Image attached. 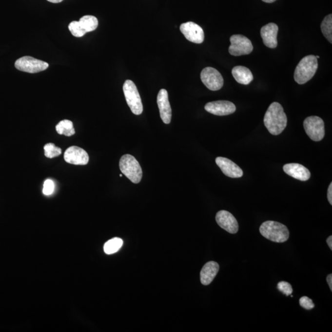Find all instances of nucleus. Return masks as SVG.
<instances>
[{
    "mask_svg": "<svg viewBox=\"0 0 332 332\" xmlns=\"http://www.w3.org/2000/svg\"><path fill=\"white\" fill-rule=\"evenodd\" d=\"M287 123V116L283 107L278 102L272 103L264 117V124L268 131L272 135H279L286 129Z\"/></svg>",
    "mask_w": 332,
    "mask_h": 332,
    "instance_id": "1",
    "label": "nucleus"
},
{
    "mask_svg": "<svg viewBox=\"0 0 332 332\" xmlns=\"http://www.w3.org/2000/svg\"><path fill=\"white\" fill-rule=\"evenodd\" d=\"M260 233L271 241L282 243L289 238L290 233L286 225L274 221L263 222L260 227Z\"/></svg>",
    "mask_w": 332,
    "mask_h": 332,
    "instance_id": "2",
    "label": "nucleus"
},
{
    "mask_svg": "<svg viewBox=\"0 0 332 332\" xmlns=\"http://www.w3.org/2000/svg\"><path fill=\"white\" fill-rule=\"evenodd\" d=\"M317 68V59L315 56H305L296 66L294 73V79L299 84L307 83L314 76Z\"/></svg>",
    "mask_w": 332,
    "mask_h": 332,
    "instance_id": "3",
    "label": "nucleus"
},
{
    "mask_svg": "<svg viewBox=\"0 0 332 332\" xmlns=\"http://www.w3.org/2000/svg\"><path fill=\"white\" fill-rule=\"evenodd\" d=\"M119 169L121 173L132 182L137 184L142 180V170L139 162L131 155H124L119 161Z\"/></svg>",
    "mask_w": 332,
    "mask_h": 332,
    "instance_id": "4",
    "label": "nucleus"
},
{
    "mask_svg": "<svg viewBox=\"0 0 332 332\" xmlns=\"http://www.w3.org/2000/svg\"><path fill=\"white\" fill-rule=\"evenodd\" d=\"M123 92L127 103L132 112L139 115L143 112V105L136 84L131 80H126L123 85Z\"/></svg>",
    "mask_w": 332,
    "mask_h": 332,
    "instance_id": "5",
    "label": "nucleus"
},
{
    "mask_svg": "<svg viewBox=\"0 0 332 332\" xmlns=\"http://www.w3.org/2000/svg\"><path fill=\"white\" fill-rule=\"evenodd\" d=\"M304 129L309 137L315 142L323 139L325 136V126L323 120L320 117H308L303 122Z\"/></svg>",
    "mask_w": 332,
    "mask_h": 332,
    "instance_id": "6",
    "label": "nucleus"
},
{
    "mask_svg": "<svg viewBox=\"0 0 332 332\" xmlns=\"http://www.w3.org/2000/svg\"><path fill=\"white\" fill-rule=\"evenodd\" d=\"M15 67L20 71L36 74L46 70L49 67V64L30 56H24L16 61Z\"/></svg>",
    "mask_w": 332,
    "mask_h": 332,
    "instance_id": "7",
    "label": "nucleus"
},
{
    "mask_svg": "<svg viewBox=\"0 0 332 332\" xmlns=\"http://www.w3.org/2000/svg\"><path fill=\"white\" fill-rule=\"evenodd\" d=\"M229 53L233 56L247 55L253 51L250 39L242 35H234L230 37Z\"/></svg>",
    "mask_w": 332,
    "mask_h": 332,
    "instance_id": "8",
    "label": "nucleus"
},
{
    "mask_svg": "<svg viewBox=\"0 0 332 332\" xmlns=\"http://www.w3.org/2000/svg\"><path fill=\"white\" fill-rule=\"evenodd\" d=\"M201 79L204 85L213 91L220 90L224 82L220 73L213 67L204 68L201 73Z\"/></svg>",
    "mask_w": 332,
    "mask_h": 332,
    "instance_id": "9",
    "label": "nucleus"
},
{
    "mask_svg": "<svg viewBox=\"0 0 332 332\" xmlns=\"http://www.w3.org/2000/svg\"><path fill=\"white\" fill-rule=\"evenodd\" d=\"M180 29L188 41L196 44H201L204 41L203 30L196 23L193 22L183 23L180 25Z\"/></svg>",
    "mask_w": 332,
    "mask_h": 332,
    "instance_id": "10",
    "label": "nucleus"
},
{
    "mask_svg": "<svg viewBox=\"0 0 332 332\" xmlns=\"http://www.w3.org/2000/svg\"><path fill=\"white\" fill-rule=\"evenodd\" d=\"M205 110L216 116H227L233 114L236 110L234 103L227 100H218L207 103Z\"/></svg>",
    "mask_w": 332,
    "mask_h": 332,
    "instance_id": "11",
    "label": "nucleus"
},
{
    "mask_svg": "<svg viewBox=\"0 0 332 332\" xmlns=\"http://www.w3.org/2000/svg\"><path fill=\"white\" fill-rule=\"evenodd\" d=\"M64 159L67 163L74 165H86L89 160L88 153L82 148L72 146L66 150Z\"/></svg>",
    "mask_w": 332,
    "mask_h": 332,
    "instance_id": "12",
    "label": "nucleus"
},
{
    "mask_svg": "<svg viewBox=\"0 0 332 332\" xmlns=\"http://www.w3.org/2000/svg\"><path fill=\"white\" fill-rule=\"evenodd\" d=\"M216 223L223 230L231 234H236L239 230V225L236 218L227 211H220L216 214Z\"/></svg>",
    "mask_w": 332,
    "mask_h": 332,
    "instance_id": "13",
    "label": "nucleus"
},
{
    "mask_svg": "<svg viewBox=\"0 0 332 332\" xmlns=\"http://www.w3.org/2000/svg\"><path fill=\"white\" fill-rule=\"evenodd\" d=\"M157 103L160 113V117L165 124H169L171 121L172 109L169 100L168 91L162 89L157 94Z\"/></svg>",
    "mask_w": 332,
    "mask_h": 332,
    "instance_id": "14",
    "label": "nucleus"
},
{
    "mask_svg": "<svg viewBox=\"0 0 332 332\" xmlns=\"http://www.w3.org/2000/svg\"><path fill=\"white\" fill-rule=\"evenodd\" d=\"M216 164L226 176L231 178H240L243 176V171L237 164L226 157H218L215 159Z\"/></svg>",
    "mask_w": 332,
    "mask_h": 332,
    "instance_id": "15",
    "label": "nucleus"
},
{
    "mask_svg": "<svg viewBox=\"0 0 332 332\" xmlns=\"http://www.w3.org/2000/svg\"><path fill=\"white\" fill-rule=\"evenodd\" d=\"M279 27L274 23H268L263 26L260 30L263 43L268 48L274 49L277 46V35Z\"/></svg>",
    "mask_w": 332,
    "mask_h": 332,
    "instance_id": "16",
    "label": "nucleus"
},
{
    "mask_svg": "<svg viewBox=\"0 0 332 332\" xmlns=\"http://www.w3.org/2000/svg\"><path fill=\"white\" fill-rule=\"evenodd\" d=\"M283 170L287 175L300 181H307L311 177L310 171L303 165L290 163L284 165Z\"/></svg>",
    "mask_w": 332,
    "mask_h": 332,
    "instance_id": "17",
    "label": "nucleus"
},
{
    "mask_svg": "<svg viewBox=\"0 0 332 332\" xmlns=\"http://www.w3.org/2000/svg\"><path fill=\"white\" fill-rule=\"evenodd\" d=\"M220 267L215 261H209L202 268L200 273V279L202 284L208 286L215 278L218 272Z\"/></svg>",
    "mask_w": 332,
    "mask_h": 332,
    "instance_id": "18",
    "label": "nucleus"
},
{
    "mask_svg": "<svg viewBox=\"0 0 332 332\" xmlns=\"http://www.w3.org/2000/svg\"><path fill=\"white\" fill-rule=\"evenodd\" d=\"M232 75L236 81L239 84L247 85L254 79L253 74L248 68L243 66H236L232 69Z\"/></svg>",
    "mask_w": 332,
    "mask_h": 332,
    "instance_id": "19",
    "label": "nucleus"
},
{
    "mask_svg": "<svg viewBox=\"0 0 332 332\" xmlns=\"http://www.w3.org/2000/svg\"><path fill=\"white\" fill-rule=\"evenodd\" d=\"M56 130L60 135L71 137L75 134L73 122L70 120L65 119L60 121L56 126Z\"/></svg>",
    "mask_w": 332,
    "mask_h": 332,
    "instance_id": "20",
    "label": "nucleus"
},
{
    "mask_svg": "<svg viewBox=\"0 0 332 332\" xmlns=\"http://www.w3.org/2000/svg\"><path fill=\"white\" fill-rule=\"evenodd\" d=\"M79 22L86 33L94 31L98 25V19L93 16H84L80 19Z\"/></svg>",
    "mask_w": 332,
    "mask_h": 332,
    "instance_id": "21",
    "label": "nucleus"
},
{
    "mask_svg": "<svg viewBox=\"0 0 332 332\" xmlns=\"http://www.w3.org/2000/svg\"><path fill=\"white\" fill-rule=\"evenodd\" d=\"M123 241L119 237H115L108 241L104 245L103 249L105 254L108 255L117 253L121 248Z\"/></svg>",
    "mask_w": 332,
    "mask_h": 332,
    "instance_id": "22",
    "label": "nucleus"
},
{
    "mask_svg": "<svg viewBox=\"0 0 332 332\" xmlns=\"http://www.w3.org/2000/svg\"><path fill=\"white\" fill-rule=\"evenodd\" d=\"M322 34L330 43H332V15L327 16L321 23Z\"/></svg>",
    "mask_w": 332,
    "mask_h": 332,
    "instance_id": "23",
    "label": "nucleus"
},
{
    "mask_svg": "<svg viewBox=\"0 0 332 332\" xmlns=\"http://www.w3.org/2000/svg\"><path fill=\"white\" fill-rule=\"evenodd\" d=\"M44 155L48 158H54L62 154V150L53 143H47L44 147Z\"/></svg>",
    "mask_w": 332,
    "mask_h": 332,
    "instance_id": "24",
    "label": "nucleus"
},
{
    "mask_svg": "<svg viewBox=\"0 0 332 332\" xmlns=\"http://www.w3.org/2000/svg\"><path fill=\"white\" fill-rule=\"evenodd\" d=\"M68 29L75 37H82L86 34L85 30L82 27L79 21H73L70 22L68 25Z\"/></svg>",
    "mask_w": 332,
    "mask_h": 332,
    "instance_id": "25",
    "label": "nucleus"
},
{
    "mask_svg": "<svg viewBox=\"0 0 332 332\" xmlns=\"http://www.w3.org/2000/svg\"><path fill=\"white\" fill-rule=\"evenodd\" d=\"M277 287L280 292H281L286 296L291 295L293 293V287H292L291 284H289V282L286 281L279 282L277 284Z\"/></svg>",
    "mask_w": 332,
    "mask_h": 332,
    "instance_id": "26",
    "label": "nucleus"
},
{
    "mask_svg": "<svg viewBox=\"0 0 332 332\" xmlns=\"http://www.w3.org/2000/svg\"><path fill=\"white\" fill-rule=\"evenodd\" d=\"M54 188H55V185L53 180L50 179H48L44 183L43 193L46 196H49L53 194Z\"/></svg>",
    "mask_w": 332,
    "mask_h": 332,
    "instance_id": "27",
    "label": "nucleus"
},
{
    "mask_svg": "<svg viewBox=\"0 0 332 332\" xmlns=\"http://www.w3.org/2000/svg\"><path fill=\"white\" fill-rule=\"evenodd\" d=\"M300 305L301 307L305 308L307 310H310L314 308L315 307L314 304L313 303L312 299L308 298V296H302L299 301Z\"/></svg>",
    "mask_w": 332,
    "mask_h": 332,
    "instance_id": "28",
    "label": "nucleus"
},
{
    "mask_svg": "<svg viewBox=\"0 0 332 332\" xmlns=\"http://www.w3.org/2000/svg\"><path fill=\"white\" fill-rule=\"evenodd\" d=\"M327 198L329 203L332 205V183H331L327 191Z\"/></svg>",
    "mask_w": 332,
    "mask_h": 332,
    "instance_id": "29",
    "label": "nucleus"
},
{
    "mask_svg": "<svg viewBox=\"0 0 332 332\" xmlns=\"http://www.w3.org/2000/svg\"><path fill=\"white\" fill-rule=\"evenodd\" d=\"M327 282L329 284L330 289L332 291V274H329L327 277Z\"/></svg>",
    "mask_w": 332,
    "mask_h": 332,
    "instance_id": "30",
    "label": "nucleus"
},
{
    "mask_svg": "<svg viewBox=\"0 0 332 332\" xmlns=\"http://www.w3.org/2000/svg\"><path fill=\"white\" fill-rule=\"evenodd\" d=\"M327 243L328 244L331 250H332V236H330L327 239Z\"/></svg>",
    "mask_w": 332,
    "mask_h": 332,
    "instance_id": "31",
    "label": "nucleus"
},
{
    "mask_svg": "<svg viewBox=\"0 0 332 332\" xmlns=\"http://www.w3.org/2000/svg\"><path fill=\"white\" fill-rule=\"evenodd\" d=\"M47 1L53 3H59L60 2L63 1V0H47Z\"/></svg>",
    "mask_w": 332,
    "mask_h": 332,
    "instance_id": "32",
    "label": "nucleus"
},
{
    "mask_svg": "<svg viewBox=\"0 0 332 332\" xmlns=\"http://www.w3.org/2000/svg\"><path fill=\"white\" fill-rule=\"evenodd\" d=\"M262 1L267 3H272L273 2L276 1V0H262Z\"/></svg>",
    "mask_w": 332,
    "mask_h": 332,
    "instance_id": "33",
    "label": "nucleus"
},
{
    "mask_svg": "<svg viewBox=\"0 0 332 332\" xmlns=\"http://www.w3.org/2000/svg\"><path fill=\"white\" fill-rule=\"evenodd\" d=\"M315 58H316L317 59H319L320 57L319 56H315Z\"/></svg>",
    "mask_w": 332,
    "mask_h": 332,
    "instance_id": "34",
    "label": "nucleus"
},
{
    "mask_svg": "<svg viewBox=\"0 0 332 332\" xmlns=\"http://www.w3.org/2000/svg\"><path fill=\"white\" fill-rule=\"evenodd\" d=\"M119 176H120V177H122V174H120Z\"/></svg>",
    "mask_w": 332,
    "mask_h": 332,
    "instance_id": "35",
    "label": "nucleus"
}]
</instances>
